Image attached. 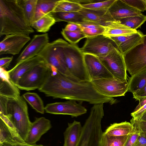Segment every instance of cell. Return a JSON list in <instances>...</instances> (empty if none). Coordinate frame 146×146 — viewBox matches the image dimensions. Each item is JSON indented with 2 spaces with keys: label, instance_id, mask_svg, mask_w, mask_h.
Here are the masks:
<instances>
[{
  "label": "cell",
  "instance_id": "6da1fadb",
  "mask_svg": "<svg viewBox=\"0 0 146 146\" xmlns=\"http://www.w3.org/2000/svg\"><path fill=\"white\" fill-rule=\"evenodd\" d=\"M38 90L46 96L81 103L86 102L94 105L104 103L112 104L116 102L113 98L99 93L91 81L75 80L58 71L53 73L51 71L43 85Z\"/></svg>",
  "mask_w": 146,
  "mask_h": 146
},
{
  "label": "cell",
  "instance_id": "7a4b0ae2",
  "mask_svg": "<svg viewBox=\"0 0 146 146\" xmlns=\"http://www.w3.org/2000/svg\"><path fill=\"white\" fill-rule=\"evenodd\" d=\"M34 32L17 0H0V36L13 34L29 35Z\"/></svg>",
  "mask_w": 146,
  "mask_h": 146
},
{
  "label": "cell",
  "instance_id": "3957f363",
  "mask_svg": "<svg viewBox=\"0 0 146 146\" xmlns=\"http://www.w3.org/2000/svg\"><path fill=\"white\" fill-rule=\"evenodd\" d=\"M0 115L7 118L24 141L30 128L28 107L25 100L20 96L9 98L0 96Z\"/></svg>",
  "mask_w": 146,
  "mask_h": 146
},
{
  "label": "cell",
  "instance_id": "277c9868",
  "mask_svg": "<svg viewBox=\"0 0 146 146\" xmlns=\"http://www.w3.org/2000/svg\"><path fill=\"white\" fill-rule=\"evenodd\" d=\"M103 103L95 104L84 125L76 146H102V120L104 115Z\"/></svg>",
  "mask_w": 146,
  "mask_h": 146
},
{
  "label": "cell",
  "instance_id": "5b68a950",
  "mask_svg": "<svg viewBox=\"0 0 146 146\" xmlns=\"http://www.w3.org/2000/svg\"><path fill=\"white\" fill-rule=\"evenodd\" d=\"M68 44L63 39L58 38L48 43L37 56L42 57L50 67L55 68L62 75L76 80L69 72L65 62L64 48Z\"/></svg>",
  "mask_w": 146,
  "mask_h": 146
},
{
  "label": "cell",
  "instance_id": "8992f818",
  "mask_svg": "<svg viewBox=\"0 0 146 146\" xmlns=\"http://www.w3.org/2000/svg\"><path fill=\"white\" fill-rule=\"evenodd\" d=\"M65 62L68 70L76 81L89 82L90 80L85 66L84 54L76 44L69 43L64 48Z\"/></svg>",
  "mask_w": 146,
  "mask_h": 146
},
{
  "label": "cell",
  "instance_id": "52a82bcc",
  "mask_svg": "<svg viewBox=\"0 0 146 146\" xmlns=\"http://www.w3.org/2000/svg\"><path fill=\"white\" fill-rule=\"evenodd\" d=\"M51 71L50 68L45 63L39 64L22 76L16 86L20 90L27 91L39 89Z\"/></svg>",
  "mask_w": 146,
  "mask_h": 146
},
{
  "label": "cell",
  "instance_id": "ba28073f",
  "mask_svg": "<svg viewBox=\"0 0 146 146\" xmlns=\"http://www.w3.org/2000/svg\"><path fill=\"white\" fill-rule=\"evenodd\" d=\"M127 70L131 76L146 70V34L142 42L124 55Z\"/></svg>",
  "mask_w": 146,
  "mask_h": 146
},
{
  "label": "cell",
  "instance_id": "9c48e42d",
  "mask_svg": "<svg viewBox=\"0 0 146 146\" xmlns=\"http://www.w3.org/2000/svg\"><path fill=\"white\" fill-rule=\"evenodd\" d=\"M115 48H117L114 41L110 37L102 34L87 38L80 49L84 54L99 57L107 55Z\"/></svg>",
  "mask_w": 146,
  "mask_h": 146
},
{
  "label": "cell",
  "instance_id": "30bf717a",
  "mask_svg": "<svg viewBox=\"0 0 146 146\" xmlns=\"http://www.w3.org/2000/svg\"><path fill=\"white\" fill-rule=\"evenodd\" d=\"M100 94L110 97L124 96L127 92L128 82L114 77L91 81Z\"/></svg>",
  "mask_w": 146,
  "mask_h": 146
},
{
  "label": "cell",
  "instance_id": "8fae6325",
  "mask_svg": "<svg viewBox=\"0 0 146 146\" xmlns=\"http://www.w3.org/2000/svg\"><path fill=\"white\" fill-rule=\"evenodd\" d=\"M98 57L113 77L127 80L124 55L117 48H114L106 55Z\"/></svg>",
  "mask_w": 146,
  "mask_h": 146
},
{
  "label": "cell",
  "instance_id": "7c38bea8",
  "mask_svg": "<svg viewBox=\"0 0 146 146\" xmlns=\"http://www.w3.org/2000/svg\"><path fill=\"white\" fill-rule=\"evenodd\" d=\"M71 100L47 104L44 107L46 113L54 114L67 115L77 117L86 113L87 110L82 105Z\"/></svg>",
  "mask_w": 146,
  "mask_h": 146
},
{
  "label": "cell",
  "instance_id": "4fadbf2b",
  "mask_svg": "<svg viewBox=\"0 0 146 146\" xmlns=\"http://www.w3.org/2000/svg\"><path fill=\"white\" fill-rule=\"evenodd\" d=\"M30 39L29 35L27 34H13L6 35L0 42V55L19 54Z\"/></svg>",
  "mask_w": 146,
  "mask_h": 146
},
{
  "label": "cell",
  "instance_id": "5bb4252c",
  "mask_svg": "<svg viewBox=\"0 0 146 146\" xmlns=\"http://www.w3.org/2000/svg\"><path fill=\"white\" fill-rule=\"evenodd\" d=\"M84 58L91 81L113 77L98 57L92 54H84Z\"/></svg>",
  "mask_w": 146,
  "mask_h": 146
},
{
  "label": "cell",
  "instance_id": "9a60e30c",
  "mask_svg": "<svg viewBox=\"0 0 146 146\" xmlns=\"http://www.w3.org/2000/svg\"><path fill=\"white\" fill-rule=\"evenodd\" d=\"M48 34L45 33L34 35L17 59V63L33 58L38 55L49 43Z\"/></svg>",
  "mask_w": 146,
  "mask_h": 146
},
{
  "label": "cell",
  "instance_id": "2e32d148",
  "mask_svg": "<svg viewBox=\"0 0 146 146\" xmlns=\"http://www.w3.org/2000/svg\"><path fill=\"white\" fill-rule=\"evenodd\" d=\"M44 63L45 62L43 59L37 56L17 63L13 68L8 71L10 80L16 85L25 74L36 66Z\"/></svg>",
  "mask_w": 146,
  "mask_h": 146
},
{
  "label": "cell",
  "instance_id": "e0dca14e",
  "mask_svg": "<svg viewBox=\"0 0 146 146\" xmlns=\"http://www.w3.org/2000/svg\"><path fill=\"white\" fill-rule=\"evenodd\" d=\"M51 127L50 121L44 117L36 118L32 122L27 137L25 140V143L29 144H36L42 136Z\"/></svg>",
  "mask_w": 146,
  "mask_h": 146
},
{
  "label": "cell",
  "instance_id": "ac0fdd59",
  "mask_svg": "<svg viewBox=\"0 0 146 146\" xmlns=\"http://www.w3.org/2000/svg\"><path fill=\"white\" fill-rule=\"evenodd\" d=\"M143 33L140 31L133 34L110 37L115 43L118 49L123 55L143 40Z\"/></svg>",
  "mask_w": 146,
  "mask_h": 146
},
{
  "label": "cell",
  "instance_id": "d6986e66",
  "mask_svg": "<svg viewBox=\"0 0 146 146\" xmlns=\"http://www.w3.org/2000/svg\"><path fill=\"white\" fill-rule=\"evenodd\" d=\"M79 12L86 21L94 22L105 27L116 21L113 18L108 10H97L83 8Z\"/></svg>",
  "mask_w": 146,
  "mask_h": 146
},
{
  "label": "cell",
  "instance_id": "ffe728a7",
  "mask_svg": "<svg viewBox=\"0 0 146 146\" xmlns=\"http://www.w3.org/2000/svg\"><path fill=\"white\" fill-rule=\"evenodd\" d=\"M108 10L116 21L122 18L142 14L141 12L129 5L122 0H115Z\"/></svg>",
  "mask_w": 146,
  "mask_h": 146
},
{
  "label": "cell",
  "instance_id": "44dd1931",
  "mask_svg": "<svg viewBox=\"0 0 146 146\" xmlns=\"http://www.w3.org/2000/svg\"><path fill=\"white\" fill-rule=\"evenodd\" d=\"M19 90L10 80L8 71L0 68V96L16 98L20 96Z\"/></svg>",
  "mask_w": 146,
  "mask_h": 146
},
{
  "label": "cell",
  "instance_id": "7402d4cb",
  "mask_svg": "<svg viewBox=\"0 0 146 146\" xmlns=\"http://www.w3.org/2000/svg\"><path fill=\"white\" fill-rule=\"evenodd\" d=\"M82 129L80 122L74 121L68 123L64 133V146H76L80 138Z\"/></svg>",
  "mask_w": 146,
  "mask_h": 146
},
{
  "label": "cell",
  "instance_id": "603a6c76",
  "mask_svg": "<svg viewBox=\"0 0 146 146\" xmlns=\"http://www.w3.org/2000/svg\"><path fill=\"white\" fill-rule=\"evenodd\" d=\"M24 143L16 130L0 118V144L3 143Z\"/></svg>",
  "mask_w": 146,
  "mask_h": 146
},
{
  "label": "cell",
  "instance_id": "cb8c5ba5",
  "mask_svg": "<svg viewBox=\"0 0 146 146\" xmlns=\"http://www.w3.org/2000/svg\"><path fill=\"white\" fill-rule=\"evenodd\" d=\"M104 35L108 36L125 35L136 33L137 31L134 30L123 25L119 21L112 22L105 27Z\"/></svg>",
  "mask_w": 146,
  "mask_h": 146
},
{
  "label": "cell",
  "instance_id": "d4e9b609",
  "mask_svg": "<svg viewBox=\"0 0 146 146\" xmlns=\"http://www.w3.org/2000/svg\"><path fill=\"white\" fill-rule=\"evenodd\" d=\"M133 128L131 123L125 121L120 123H114L111 124L103 133L112 136H122L129 135Z\"/></svg>",
  "mask_w": 146,
  "mask_h": 146
},
{
  "label": "cell",
  "instance_id": "484cf974",
  "mask_svg": "<svg viewBox=\"0 0 146 146\" xmlns=\"http://www.w3.org/2000/svg\"><path fill=\"white\" fill-rule=\"evenodd\" d=\"M58 1L59 0H38L33 22L42 17L52 12Z\"/></svg>",
  "mask_w": 146,
  "mask_h": 146
},
{
  "label": "cell",
  "instance_id": "4316f807",
  "mask_svg": "<svg viewBox=\"0 0 146 146\" xmlns=\"http://www.w3.org/2000/svg\"><path fill=\"white\" fill-rule=\"evenodd\" d=\"M128 82L127 92L133 94L140 90L146 85V70L129 77Z\"/></svg>",
  "mask_w": 146,
  "mask_h": 146
},
{
  "label": "cell",
  "instance_id": "83f0119b",
  "mask_svg": "<svg viewBox=\"0 0 146 146\" xmlns=\"http://www.w3.org/2000/svg\"><path fill=\"white\" fill-rule=\"evenodd\" d=\"M56 22L65 21L79 24L86 22L79 12H52Z\"/></svg>",
  "mask_w": 146,
  "mask_h": 146
},
{
  "label": "cell",
  "instance_id": "f1b7e54d",
  "mask_svg": "<svg viewBox=\"0 0 146 146\" xmlns=\"http://www.w3.org/2000/svg\"><path fill=\"white\" fill-rule=\"evenodd\" d=\"M38 0H17L23 8L28 25L31 27L35 18Z\"/></svg>",
  "mask_w": 146,
  "mask_h": 146
},
{
  "label": "cell",
  "instance_id": "f546056e",
  "mask_svg": "<svg viewBox=\"0 0 146 146\" xmlns=\"http://www.w3.org/2000/svg\"><path fill=\"white\" fill-rule=\"evenodd\" d=\"M56 22L55 18L50 13L33 22L31 27L38 32L46 33Z\"/></svg>",
  "mask_w": 146,
  "mask_h": 146
},
{
  "label": "cell",
  "instance_id": "4dcf8cb0",
  "mask_svg": "<svg viewBox=\"0 0 146 146\" xmlns=\"http://www.w3.org/2000/svg\"><path fill=\"white\" fill-rule=\"evenodd\" d=\"M82 8L76 0H59L52 12H78Z\"/></svg>",
  "mask_w": 146,
  "mask_h": 146
},
{
  "label": "cell",
  "instance_id": "1f68e13d",
  "mask_svg": "<svg viewBox=\"0 0 146 146\" xmlns=\"http://www.w3.org/2000/svg\"><path fill=\"white\" fill-rule=\"evenodd\" d=\"M22 96L36 111L42 114L44 113L45 111L43 101L37 93L27 92Z\"/></svg>",
  "mask_w": 146,
  "mask_h": 146
},
{
  "label": "cell",
  "instance_id": "d6a6232c",
  "mask_svg": "<svg viewBox=\"0 0 146 146\" xmlns=\"http://www.w3.org/2000/svg\"><path fill=\"white\" fill-rule=\"evenodd\" d=\"M115 0L107 1H83L82 8L94 10H108Z\"/></svg>",
  "mask_w": 146,
  "mask_h": 146
},
{
  "label": "cell",
  "instance_id": "836d02e7",
  "mask_svg": "<svg viewBox=\"0 0 146 146\" xmlns=\"http://www.w3.org/2000/svg\"><path fill=\"white\" fill-rule=\"evenodd\" d=\"M118 21L131 29L137 30L146 21V16L142 14L140 15L122 18Z\"/></svg>",
  "mask_w": 146,
  "mask_h": 146
},
{
  "label": "cell",
  "instance_id": "e575fe53",
  "mask_svg": "<svg viewBox=\"0 0 146 146\" xmlns=\"http://www.w3.org/2000/svg\"><path fill=\"white\" fill-rule=\"evenodd\" d=\"M129 135L116 136L108 135L103 133L102 139V146H124Z\"/></svg>",
  "mask_w": 146,
  "mask_h": 146
},
{
  "label": "cell",
  "instance_id": "d590c367",
  "mask_svg": "<svg viewBox=\"0 0 146 146\" xmlns=\"http://www.w3.org/2000/svg\"><path fill=\"white\" fill-rule=\"evenodd\" d=\"M61 33L64 38L70 44H75L80 40L86 38L82 31H70L62 29Z\"/></svg>",
  "mask_w": 146,
  "mask_h": 146
},
{
  "label": "cell",
  "instance_id": "8d00e7d4",
  "mask_svg": "<svg viewBox=\"0 0 146 146\" xmlns=\"http://www.w3.org/2000/svg\"><path fill=\"white\" fill-rule=\"evenodd\" d=\"M130 123L133 128L124 146H134L140 134L139 129L137 125L131 119Z\"/></svg>",
  "mask_w": 146,
  "mask_h": 146
},
{
  "label": "cell",
  "instance_id": "74e56055",
  "mask_svg": "<svg viewBox=\"0 0 146 146\" xmlns=\"http://www.w3.org/2000/svg\"><path fill=\"white\" fill-rule=\"evenodd\" d=\"M129 5L140 12L146 11V0H122Z\"/></svg>",
  "mask_w": 146,
  "mask_h": 146
},
{
  "label": "cell",
  "instance_id": "f35d334b",
  "mask_svg": "<svg viewBox=\"0 0 146 146\" xmlns=\"http://www.w3.org/2000/svg\"><path fill=\"white\" fill-rule=\"evenodd\" d=\"M82 31L86 38L95 36L103 34L105 31L104 29H88L81 28Z\"/></svg>",
  "mask_w": 146,
  "mask_h": 146
},
{
  "label": "cell",
  "instance_id": "ab89813d",
  "mask_svg": "<svg viewBox=\"0 0 146 146\" xmlns=\"http://www.w3.org/2000/svg\"><path fill=\"white\" fill-rule=\"evenodd\" d=\"M81 28L104 29L105 27L97 23L90 21H86L78 24Z\"/></svg>",
  "mask_w": 146,
  "mask_h": 146
},
{
  "label": "cell",
  "instance_id": "60d3db41",
  "mask_svg": "<svg viewBox=\"0 0 146 146\" xmlns=\"http://www.w3.org/2000/svg\"><path fill=\"white\" fill-rule=\"evenodd\" d=\"M139 129L140 134L134 146H144L146 145V133Z\"/></svg>",
  "mask_w": 146,
  "mask_h": 146
},
{
  "label": "cell",
  "instance_id": "b9f144b4",
  "mask_svg": "<svg viewBox=\"0 0 146 146\" xmlns=\"http://www.w3.org/2000/svg\"><path fill=\"white\" fill-rule=\"evenodd\" d=\"M133 98L137 100L146 98V85L141 89L133 94Z\"/></svg>",
  "mask_w": 146,
  "mask_h": 146
},
{
  "label": "cell",
  "instance_id": "7bdbcfd3",
  "mask_svg": "<svg viewBox=\"0 0 146 146\" xmlns=\"http://www.w3.org/2000/svg\"><path fill=\"white\" fill-rule=\"evenodd\" d=\"M13 59V56L3 57L0 59V68L5 69L7 68Z\"/></svg>",
  "mask_w": 146,
  "mask_h": 146
},
{
  "label": "cell",
  "instance_id": "ee69618b",
  "mask_svg": "<svg viewBox=\"0 0 146 146\" xmlns=\"http://www.w3.org/2000/svg\"><path fill=\"white\" fill-rule=\"evenodd\" d=\"M146 111V104L135 112H133L131 114L133 119L140 120L143 113Z\"/></svg>",
  "mask_w": 146,
  "mask_h": 146
},
{
  "label": "cell",
  "instance_id": "f6af8a7d",
  "mask_svg": "<svg viewBox=\"0 0 146 146\" xmlns=\"http://www.w3.org/2000/svg\"><path fill=\"white\" fill-rule=\"evenodd\" d=\"M64 29L70 31H82L79 25L74 23H68Z\"/></svg>",
  "mask_w": 146,
  "mask_h": 146
},
{
  "label": "cell",
  "instance_id": "bcb514c9",
  "mask_svg": "<svg viewBox=\"0 0 146 146\" xmlns=\"http://www.w3.org/2000/svg\"><path fill=\"white\" fill-rule=\"evenodd\" d=\"M0 146H45L41 145H36V144H29L24 143H5L0 144Z\"/></svg>",
  "mask_w": 146,
  "mask_h": 146
},
{
  "label": "cell",
  "instance_id": "7dc6e473",
  "mask_svg": "<svg viewBox=\"0 0 146 146\" xmlns=\"http://www.w3.org/2000/svg\"><path fill=\"white\" fill-rule=\"evenodd\" d=\"M131 119L137 126L141 131L146 133V121L135 119L133 118Z\"/></svg>",
  "mask_w": 146,
  "mask_h": 146
},
{
  "label": "cell",
  "instance_id": "c3c4849f",
  "mask_svg": "<svg viewBox=\"0 0 146 146\" xmlns=\"http://www.w3.org/2000/svg\"><path fill=\"white\" fill-rule=\"evenodd\" d=\"M138 105L136 107L133 112H135L146 104V98H144L139 100Z\"/></svg>",
  "mask_w": 146,
  "mask_h": 146
},
{
  "label": "cell",
  "instance_id": "681fc988",
  "mask_svg": "<svg viewBox=\"0 0 146 146\" xmlns=\"http://www.w3.org/2000/svg\"><path fill=\"white\" fill-rule=\"evenodd\" d=\"M140 120L146 121V111L143 113Z\"/></svg>",
  "mask_w": 146,
  "mask_h": 146
},
{
  "label": "cell",
  "instance_id": "f907efd6",
  "mask_svg": "<svg viewBox=\"0 0 146 146\" xmlns=\"http://www.w3.org/2000/svg\"><path fill=\"white\" fill-rule=\"evenodd\" d=\"M146 146V145H145V146Z\"/></svg>",
  "mask_w": 146,
  "mask_h": 146
}]
</instances>
